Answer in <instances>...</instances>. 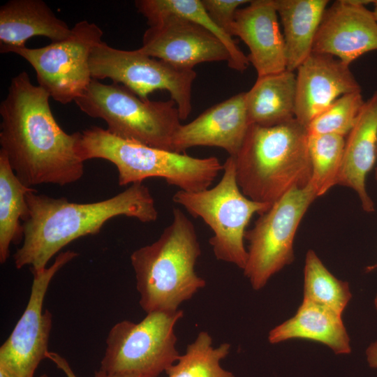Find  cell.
I'll list each match as a JSON object with an SVG mask.
<instances>
[{
	"label": "cell",
	"mask_w": 377,
	"mask_h": 377,
	"mask_svg": "<svg viewBox=\"0 0 377 377\" xmlns=\"http://www.w3.org/2000/svg\"><path fill=\"white\" fill-rule=\"evenodd\" d=\"M50 98L22 71L13 77L0 105L1 150L17 177L29 187L65 186L84 175V161L77 153L80 132L68 134L59 126Z\"/></svg>",
	"instance_id": "6da1fadb"
},
{
	"label": "cell",
	"mask_w": 377,
	"mask_h": 377,
	"mask_svg": "<svg viewBox=\"0 0 377 377\" xmlns=\"http://www.w3.org/2000/svg\"><path fill=\"white\" fill-rule=\"evenodd\" d=\"M28 213L22 221V245L13 255L15 266H29L31 273L44 269L51 258L73 241L98 234L110 219L125 216L142 223L156 221L158 210L149 188L135 183L112 198L77 203L66 198L26 195Z\"/></svg>",
	"instance_id": "7a4b0ae2"
},
{
	"label": "cell",
	"mask_w": 377,
	"mask_h": 377,
	"mask_svg": "<svg viewBox=\"0 0 377 377\" xmlns=\"http://www.w3.org/2000/svg\"><path fill=\"white\" fill-rule=\"evenodd\" d=\"M306 128L296 119L270 127L250 125L232 157L237 184L251 200L272 206L311 178Z\"/></svg>",
	"instance_id": "3957f363"
},
{
	"label": "cell",
	"mask_w": 377,
	"mask_h": 377,
	"mask_svg": "<svg viewBox=\"0 0 377 377\" xmlns=\"http://www.w3.org/2000/svg\"><path fill=\"white\" fill-rule=\"evenodd\" d=\"M153 243L131 255L140 305L147 313L174 311L206 286L195 270L201 246L194 224L179 208Z\"/></svg>",
	"instance_id": "277c9868"
},
{
	"label": "cell",
	"mask_w": 377,
	"mask_h": 377,
	"mask_svg": "<svg viewBox=\"0 0 377 377\" xmlns=\"http://www.w3.org/2000/svg\"><path fill=\"white\" fill-rule=\"evenodd\" d=\"M77 153L84 162L101 158L113 163L119 186L161 178L179 190L195 192L209 188L223 169L215 156L195 158L149 147L120 138L96 126L80 132Z\"/></svg>",
	"instance_id": "5b68a950"
},
{
	"label": "cell",
	"mask_w": 377,
	"mask_h": 377,
	"mask_svg": "<svg viewBox=\"0 0 377 377\" xmlns=\"http://www.w3.org/2000/svg\"><path fill=\"white\" fill-rule=\"evenodd\" d=\"M75 102L87 115L103 119L112 135L173 151V138L182 125L173 100L143 101L121 84L92 79Z\"/></svg>",
	"instance_id": "8992f818"
},
{
	"label": "cell",
	"mask_w": 377,
	"mask_h": 377,
	"mask_svg": "<svg viewBox=\"0 0 377 377\" xmlns=\"http://www.w3.org/2000/svg\"><path fill=\"white\" fill-rule=\"evenodd\" d=\"M223 165V175L216 186L195 192L178 190L172 200L210 228L213 235L209 242L217 260L243 269L247 260L246 228L255 214L261 215L272 206L243 194L232 157L228 156Z\"/></svg>",
	"instance_id": "52a82bcc"
},
{
	"label": "cell",
	"mask_w": 377,
	"mask_h": 377,
	"mask_svg": "<svg viewBox=\"0 0 377 377\" xmlns=\"http://www.w3.org/2000/svg\"><path fill=\"white\" fill-rule=\"evenodd\" d=\"M184 311H153L140 322L114 324L106 338L101 370L111 374L158 377L179 357L175 327Z\"/></svg>",
	"instance_id": "ba28073f"
},
{
	"label": "cell",
	"mask_w": 377,
	"mask_h": 377,
	"mask_svg": "<svg viewBox=\"0 0 377 377\" xmlns=\"http://www.w3.org/2000/svg\"><path fill=\"white\" fill-rule=\"evenodd\" d=\"M318 197L309 183L293 188L260 215L246 231L247 260L243 269L253 290L262 289L269 279L294 260L293 243L298 226Z\"/></svg>",
	"instance_id": "9c48e42d"
},
{
	"label": "cell",
	"mask_w": 377,
	"mask_h": 377,
	"mask_svg": "<svg viewBox=\"0 0 377 377\" xmlns=\"http://www.w3.org/2000/svg\"><path fill=\"white\" fill-rule=\"evenodd\" d=\"M89 65L92 79L110 78L143 101H149V95L156 90H166L177 106L181 120L190 114L194 70L174 66L138 50L116 49L103 41L93 48Z\"/></svg>",
	"instance_id": "30bf717a"
},
{
	"label": "cell",
	"mask_w": 377,
	"mask_h": 377,
	"mask_svg": "<svg viewBox=\"0 0 377 377\" xmlns=\"http://www.w3.org/2000/svg\"><path fill=\"white\" fill-rule=\"evenodd\" d=\"M103 35L98 25L82 20L64 40L38 48L13 47L5 53L17 54L27 61L36 71L38 85L65 105L80 97L91 82L89 59Z\"/></svg>",
	"instance_id": "8fae6325"
},
{
	"label": "cell",
	"mask_w": 377,
	"mask_h": 377,
	"mask_svg": "<svg viewBox=\"0 0 377 377\" xmlns=\"http://www.w3.org/2000/svg\"><path fill=\"white\" fill-rule=\"evenodd\" d=\"M77 255L73 251L61 252L50 266L32 273L27 306L0 347V367L10 377H34L39 364L47 359L52 315L43 309L45 295L55 274Z\"/></svg>",
	"instance_id": "7c38bea8"
},
{
	"label": "cell",
	"mask_w": 377,
	"mask_h": 377,
	"mask_svg": "<svg viewBox=\"0 0 377 377\" xmlns=\"http://www.w3.org/2000/svg\"><path fill=\"white\" fill-rule=\"evenodd\" d=\"M138 50L174 66L193 70L203 62L230 61L225 45L211 32L188 19L168 15L148 24Z\"/></svg>",
	"instance_id": "4fadbf2b"
},
{
	"label": "cell",
	"mask_w": 377,
	"mask_h": 377,
	"mask_svg": "<svg viewBox=\"0 0 377 377\" xmlns=\"http://www.w3.org/2000/svg\"><path fill=\"white\" fill-rule=\"evenodd\" d=\"M369 0H337L327 7L312 52L332 55L350 64L377 50V20Z\"/></svg>",
	"instance_id": "5bb4252c"
},
{
	"label": "cell",
	"mask_w": 377,
	"mask_h": 377,
	"mask_svg": "<svg viewBox=\"0 0 377 377\" xmlns=\"http://www.w3.org/2000/svg\"><path fill=\"white\" fill-rule=\"evenodd\" d=\"M296 71L295 118L306 128L340 96L362 91L350 66L330 54L312 52Z\"/></svg>",
	"instance_id": "9a60e30c"
},
{
	"label": "cell",
	"mask_w": 377,
	"mask_h": 377,
	"mask_svg": "<svg viewBox=\"0 0 377 377\" xmlns=\"http://www.w3.org/2000/svg\"><path fill=\"white\" fill-rule=\"evenodd\" d=\"M249 126L246 92H241L208 108L188 124L181 125L174 136L172 150L184 153L193 147H216L235 157Z\"/></svg>",
	"instance_id": "2e32d148"
},
{
	"label": "cell",
	"mask_w": 377,
	"mask_h": 377,
	"mask_svg": "<svg viewBox=\"0 0 377 377\" xmlns=\"http://www.w3.org/2000/svg\"><path fill=\"white\" fill-rule=\"evenodd\" d=\"M247 45L258 77L287 70L286 47L274 0H253L235 13L232 36Z\"/></svg>",
	"instance_id": "e0dca14e"
},
{
	"label": "cell",
	"mask_w": 377,
	"mask_h": 377,
	"mask_svg": "<svg viewBox=\"0 0 377 377\" xmlns=\"http://www.w3.org/2000/svg\"><path fill=\"white\" fill-rule=\"evenodd\" d=\"M377 158V90L364 103L346 137L343 156L337 184L353 189L367 212L375 210L367 193L365 179Z\"/></svg>",
	"instance_id": "ac0fdd59"
},
{
	"label": "cell",
	"mask_w": 377,
	"mask_h": 377,
	"mask_svg": "<svg viewBox=\"0 0 377 377\" xmlns=\"http://www.w3.org/2000/svg\"><path fill=\"white\" fill-rule=\"evenodd\" d=\"M71 29L42 0H10L0 8V52L25 47L34 36L52 42L68 38Z\"/></svg>",
	"instance_id": "d6986e66"
},
{
	"label": "cell",
	"mask_w": 377,
	"mask_h": 377,
	"mask_svg": "<svg viewBox=\"0 0 377 377\" xmlns=\"http://www.w3.org/2000/svg\"><path fill=\"white\" fill-rule=\"evenodd\" d=\"M293 339L320 342L339 355L351 352L341 315L304 300L294 316L272 329L268 335L272 344Z\"/></svg>",
	"instance_id": "ffe728a7"
},
{
	"label": "cell",
	"mask_w": 377,
	"mask_h": 377,
	"mask_svg": "<svg viewBox=\"0 0 377 377\" xmlns=\"http://www.w3.org/2000/svg\"><path fill=\"white\" fill-rule=\"evenodd\" d=\"M296 75L286 70L258 77L246 92V106L250 125L277 126L295 118Z\"/></svg>",
	"instance_id": "44dd1931"
},
{
	"label": "cell",
	"mask_w": 377,
	"mask_h": 377,
	"mask_svg": "<svg viewBox=\"0 0 377 377\" xmlns=\"http://www.w3.org/2000/svg\"><path fill=\"white\" fill-rule=\"evenodd\" d=\"M283 27L287 70L294 72L311 54L328 0H274Z\"/></svg>",
	"instance_id": "7402d4cb"
},
{
	"label": "cell",
	"mask_w": 377,
	"mask_h": 377,
	"mask_svg": "<svg viewBox=\"0 0 377 377\" xmlns=\"http://www.w3.org/2000/svg\"><path fill=\"white\" fill-rule=\"evenodd\" d=\"M35 190L15 175L5 153L0 149V263L6 262L11 244L23 239L20 223L28 213L27 194Z\"/></svg>",
	"instance_id": "603a6c76"
},
{
	"label": "cell",
	"mask_w": 377,
	"mask_h": 377,
	"mask_svg": "<svg viewBox=\"0 0 377 377\" xmlns=\"http://www.w3.org/2000/svg\"><path fill=\"white\" fill-rule=\"evenodd\" d=\"M138 10L146 17L147 23L168 15H175L201 25L214 35L226 47L230 54L228 66L243 72L249 61L231 36L220 28L212 19L201 0H138Z\"/></svg>",
	"instance_id": "cb8c5ba5"
},
{
	"label": "cell",
	"mask_w": 377,
	"mask_h": 377,
	"mask_svg": "<svg viewBox=\"0 0 377 377\" xmlns=\"http://www.w3.org/2000/svg\"><path fill=\"white\" fill-rule=\"evenodd\" d=\"M230 344L223 343L213 346L210 334L205 331L198 333L195 339L187 345L185 353L165 371L168 377H235L224 369L220 362L226 358Z\"/></svg>",
	"instance_id": "d4e9b609"
},
{
	"label": "cell",
	"mask_w": 377,
	"mask_h": 377,
	"mask_svg": "<svg viewBox=\"0 0 377 377\" xmlns=\"http://www.w3.org/2000/svg\"><path fill=\"white\" fill-rule=\"evenodd\" d=\"M352 294L349 285L335 277L313 250L306 254L304 269V299L341 315Z\"/></svg>",
	"instance_id": "484cf974"
},
{
	"label": "cell",
	"mask_w": 377,
	"mask_h": 377,
	"mask_svg": "<svg viewBox=\"0 0 377 377\" xmlns=\"http://www.w3.org/2000/svg\"><path fill=\"white\" fill-rule=\"evenodd\" d=\"M345 141L346 137L338 135H309L308 148L311 165L310 184L318 197L337 184Z\"/></svg>",
	"instance_id": "4316f807"
},
{
	"label": "cell",
	"mask_w": 377,
	"mask_h": 377,
	"mask_svg": "<svg viewBox=\"0 0 377 377\" xmlns=\"http://www.w3.org/2000/svg\"><path fill=\"white\" fill-rule=\"evenodd\" d=\"M362 91L344 94L319 113L307 126L309 135L333 134L346 137L364 103Z\"/></svg>",
	"instance_id": "83f0119b"
},
{
	"label": "cell",
	"mask_w": 377,
	"mask_h": 377,
	"mask_svg": "<svg viewBox=\"0 0 377 377\" xmlns=\"http://www.w3.org/2000/svg\"><path fill=\"white\" fill-rule=\"evenodd\" d=\"M214 22L232 36L235 15L239 6L249 3L248 0H201Z\"/></svg>",
	"instance_id": "f1b7e54d"
},
{
	"label": "cell",
	"mask_w": 377,
	"mask_h": 377,
	"mask_svg": "<svg viewBox=\"0 0 377 377\" xmlns=\"http://www.w3.org/2000/svg\"><path fill=\"white\" fill-rule=\"evenodd\" d=\"M47 359L52 362L66 377H77L66 359L57 353L49 351Z\"/></svg>",
	"instance_id": "f546056e"
},
{
	"label": "cell",
	"mask_w": 377,
	"mask_h": 377,
	"mask_svg": "<svg viewBox=\"0 0 377 377\" xmlns=\"http://www.w3.org/2000/svg\"><path fill=\"white\" fill-rule=\"evenodd\" d=\"M374 304L377 309V295L374 300ZM367 362L371 368H377V341L372 343L366 351Z\"/></svg>",
	"instance_id": "4dcf8cb0"
},
{
	"label": "cell",
	"mask_w": 377,
	"mask_h": 377,
	"mask_svg": "<svg viewBox=\"0 0 377 377\" xmlns=\"http://www.w3.org/2000/svg\"><path fill=\"white\" fill-rule=\"evenodd\" d=\"M94 377H142V376H121L106 373L101 369H98L94 373Z\"/></svg>",
	"instance_id": "1f68e13d"
},
{
	"label": "cell",
	"mask_w": 377,
	"mask_h": 377,
	"mask_svg": "<svg viewBox=\"0 0 377 377\" xmlns=\"http://www.w3.org/2000/svg\"><path fill=\"white\" fill-rule=\"evenodd\" d=\"M0 377H10L6 371L1 367H0Z\"/></svg>",
	"instance_id": "d6a6232c"
},
{
	"label": "cell",
	"mask_w": 377,
	"mask_h": 377,
	"mask_svg": "<svg viewBox=\"0 0 377 377\" xmlns=\"http://www.w3.org/2000/svg\"><path fill=\"white\" fill-rule=\"evenodd\" d=\"M372 3L374 5V9L377 10V0L372 1Z\"/></svg>",
	"instance_id": "836d02e7"
},
{
	"label": "cell",
	"mask_w": 377,
	"mask_h": 377,
	"mask_svg": "<svg viewBox=\"0 0 377 377\" xmlns=\"http://www.w3.org/2000/svg\"><path fill=\"white\" fill-rule=\"evenodd\" d=\"M373 12H374V15H375V17H376V20H377V10H376V9H374Z\"/></svg>",
	"instance_id": "e575fe53"
},
{
	"label": "cell",
	"mask_w": 377,
	"mask_h": 377,
	"mask_svg": "<svg viewBox=\"0 0 377 377\" xmlns=\"http://www.w3.org/2000/svg\"><path fill=\"white\" fill-rule=\"evenodd\" d=\"M375 171H376V172H375L376 179V180H377V165H376V168H375Z\"/></svg>",
	"instance_id": "d590c367"
},
{
	"label": "cell",
	"mask_w": 377,
	"mask_h": 377,
	"mask_svg": "<svg viewBox=\"0 0 377 377\" xmlns=\"http://www.w3.org/2000/svg\"><path fill=\"white\" fill-rule=\"evenodd\" d=\"M39 377H48V376L47 374H44L40 376Z\"/></svg>",
	"instance_id": "8d00e7d4"
}]
</instances>
